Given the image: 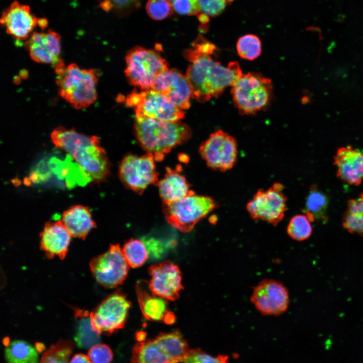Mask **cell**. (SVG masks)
<instances>
[{"instance_id":"obj_1","label":"cell","mask_w":363,"mask_h":363,"mask_svg":"<svg viewBox=\"0 0 363 363\" xmlns=\"http://www.w3.org/2000/svg\"><path fill=\"white\" fill-rule=\"evenodd\" d=\"M216 49L199 35L192 46L184 52L190 63L186 77L191 86L192 98L201 102L221 95L243 74L237 62H231L225 67L215 60L212 55Z\"/></svg>"},{"instance_id":"obj_2","label":"cell","mask_w":363,"mask_h":363,"mask_svg":"<svg viewBox=\"0 0 363 363\" xmlns=\"http://www.w3.org/2000/svg\"><path fill=\"white\" fill-rule=\"evenodd\" d=\"M50 138L53 144L72 156L93 182H104L109 177L110 163L97 136L60 126L52 131Z\"/></svg>"},{"instance_id":"obj_3","label":"cell","mask_w":363,"mask_h":363,"mask_svg":"<svg viewBox=\"0 0 363 363\" xmlns=\"http://www.w3.org/2000/svg\"><path fill=\"white\" fill-rule=\"evenodd\" d=\"M136 138L147 153L155 161H162L175 147L191 136L190 128L180 121L167 122L144 117H135Z\"/></svg>"},{"instance_id":"obj_4","label":"cell","mask_w":363,"mask_h":363,"mask_svg":"<svg viewBox=\"0 0 363 363\" xmlns=\"http://www.w3.org/2000/svg\"><path fill=\"white\" fill-rule=\"evenodd\" d=\"M54 71L58 94L74 108H87L96 101L98 78L94 70L72 63Z\"/></svg>"},{"instance_id":"obj_5","label":"cell","mask_w":363,"mask_h":363,"mask_svg":"<svg viewBox=\"0 0 363 363\" xmlns=\"http://www.w3.org/2000/svg\"><path fill=\"white\" fill-rule=\"evenodd\" d=\"M235 107L241 115H254L266 109L273 95L270 79L258 73L243 74L231 86Z\"/></svg>"},{"instance_id":"obj_6","label":"cell","mask_w":363,"mask_h":363,"mask_svg":"<svg viewBox=\"0 0 363 363\" xmlns=\"http://www.w3.org/2000/svg\"><path fill=\"white\" fill-rule=\"evenodd\" d=\"M126 63L128 80L141 90L152 89L158 77L169 70L166 60L159 52L141 46L129 50Z\"/></svg>"},{"instance_id":"obj_7","label":"cell","mask_w":363,"mask_h":363,"mask_svg":"<svg viewBox=\"0 0 363 363\" xmlns=\"http://www.w3.org/2000/svg\"><path fill=\"white\" fill-rule=\"evenodd\" d=\"M217 206L213 198L194 193L170 203H162V210L169 224L182 232H188Z\"/></svg>"},{"instance_id":"obj_8","label":"cell","mask_w":363,"mask_h":363,"mask_svg":"<svg viewBox=\"0 0 363 363\" xmlns=\"http://www.w3.org/2000/svg\"><path fill=\"white\" fill-rule=\"evenodd\" d=\"M125 103L134 109L136 117L177 122L185 116L182 109L153 89L133 91L126 97Z\"/></svg>"},{"instance_id":"obj_9","label":"cell","mask_w":363,"mask_h":363,"mask_svg":"<svg viewBox=\"0 0 363 363\" xmlns=\"http://www.w3.org/2000/svg\"><path fill=\"white\" fill-rule=\"evenodd\" d=\"M155 161L149 153L141 156L126 155L118 168L120 181L128 189L141 195L149 185L158 184L159 174Z\"/></svg>"},{"instance_id":"obj_10","label":"cell","mask_w":363,"mask_h":363,"mask_svg":"<svg viewBox=\"0 0 363 363\" xmlns=\"http://www.w3.org/2000/svg\"><path fill=\"white\" fill-rule=\"evenodd\" d=\"M284 186L276 183L267 190L259 189L247 204L246 208L255 221L262 220L273 225L283 218L287 208Z\"/></svg>"},{"instance_id":"obj_11","label":"cell","mask_w":363,"mask_h":363,"mask_svg":"<svg viewBox=\"0 0 363 363\" xmlns=\"http://www.w3.org/2000/svg\"><path fill=\"white\" fill-rule=\"evenodd\" d=\"M199 152L209 168L221 172L231 169L237 161L236 141L222 130L211 134L201 144Z\"/></svg>"},{"instance_id":"obj_12","label":"cell","mask_w":363,"mask_h":363,"mask_svg":"<svg viewBox=\"0 0 363 363\" xmlns=\"http://www.w3.org/2000/svg\"><path fill=\"white\" fill-rule=\"evenodd\" d=\"M89 266L96 280L107 288L122 284L127 278L130 267L117 244L111 245L105 253L93 258Z\"/></svg>"},{"instance_id":"obj_13","label":"cell","mask_w":363,"mask_h":363,"mask_svg":"<svg viewBox=\"0 0 363 363\" xmlns=\"http://www.w3.org/2000/svg\"><path fill=\"white\" fill-rule=\"evenodd\" d=\"M130 307L131 302L126 295L115 291L90 313L92 325L100 334H111L124 327Z\"/></svg>"},{"instance_id":"obj_14","label":"cell","mask_w":363,"mask_h":363,"mask_svg":"<svg viewBox=\"0 0 363 363\" xmlns=\"http://www.w3.org/2000/svg\"><path fill=\"white\" fill-rule=\"evenodd\" d=\"M7 33L17 40H26L37 26L45 28L48 22L33 15L29 6L14 1L4 10L0 20Z\"/></svg>"},{"instance_id":"obj_15","label":"cell","mask_w":363,"mask_h":363,"mask_svg":"<svg viewBox=\"0 0 363 363\" xmlns=\"http://www.w3.org/2000/svg\"><path fill=\"white\" fill-rule=\"evenodd\" d=\"M251 301L261 314L276 316L286 311L289 298L287 289L282 283L265 279L254 288Z\"/></svg>"},{"instance_id":"obj_16","label":"cell","mask_w":363,"mask_h":363,"mask_svg":"<svg viewBox=\"0 0 363 363\" xmlns=\"http://www.w3.org/2000/svg\"><path fill=\"white\" fill-rule=\"evenodd\" d=\"M24 44L35 62L51 65L54 70L65 66L60 57V36L57 32L51 30L44 33L34 32Z\"/></svg>"},{"instance_id":"obj_17","label":"cell","mask_w":363,"mask_h":363,"mask_svg":"<svg viewBox=\"0 0 363 363\" xmlns=\"http://www.w3.org/2000/svg\"><path fill=\"white\" fill-rule=\"evenodd\" d=\"M149 272V288L152 292L170 300L178 298L183 286L182 273L177 265L165 261L150 266Z\"/></svg>"},{"instance_id":"obj_18","label":"cell","mask_w":363,"mask_h":363,"mask_svg":"<svg viewBox=\"0 0 363 363\" xmlns=\"http://www.w3.org/2000/svg\"><path fill=\"white\" fill-rule=\"evenodd\" d=\"M152 89L166 97L182 110L190 107L191 86L186 76L175 69H169L160 75Z\"/></svg>"},{"instance_id":"obj_19","label":"cell","mask_w":363,"mask_h":363,"mask_svg":"<svg viewBox=\"0 0 363 363\" xmlns=\"http://www.w3.org/2000/svg\"><path fill=\"white\" fill-rule=\"evenodd\" d=\"M337 177L350 185L358 186L363 180V149L351 146L339 148L334 157Z\"/></svg>"},{"instance_id":"obj_20","label":"cell","mask_w":363,"mask_h":363,"mask_svg":"<svg viewBox=\"0 0 363 363\" xmlns=\"http://www.w3.org/2000/svg\"><path fill=\"white\" fill-rule=\"evenodd\" d=\"M71 237L61 220L47 222L40 234V248L48 259L56 256L63 259L68 251Z\"/></svg>"},{"instance_id":"obj_21","label":"cell","mask_w":363,"mask_h":363,"mask_svg":"<svg viewBox=\"0 0 363 363\" xmlns=\"http://www.w3.org/2000/svg\"><path fill=\"white\" fill-rule=\"evenodd\" d=\"M136 292L140 307L145 318L153 321L173 323L175 318L173 313L169 311L166 299L151 291L149 292L139 284L136 286Z\"/></svg>"},{"instance_id":"obj_22","label":"cell","mask_w":363,"mask_h":363,"mask_svg":"<svg viewBox=\"0 0 363 363\" xmlns=\"http://www.w3.org/2000/svg\"><path fill=\"white\" fill-rule=\"evenodd\" d=\"M175 169L166 167L164 177L157 186L163 204H168L194 194L186 177Z\"/></svg>"},{"instance_id":"obj_23","label":"cell","mask_w":363,"mask_h":363,"mask_svg":"<svg viewBox=\"0 0 363 363\" xmlns=\"http://www.w3.org/2000/svg\"><path fill=\"white\" fill-rule=\"evenodd\" d=\"M61 221L72 236L84 239L96 224L90 209L81 205H74L64 212Z\"/></svg>"},{"instance_id":"obj_24","label":"cell","mask_w":363,"mask_h":363,"mask_svg":"<svg viewBox=\"0 0 363 363\" xmlns=\"http://www.w3.org/2000/svg\"><path fill=\"white\" fill-rule=\"evenodd\" d=\"M153 340L167 356L169 363L183 362L190 351L187 341L178 330L161 333Z\"/></svg>"},{"instance_id":"obj_25","label":"cell","mask_w":363,"mask_h":363,"mask_svg":"<svg viewBox=\"0 0 363 363\" xmlns=\"http://www.w3.org/2000/svg\"><path fill=\"white\" fill-rule=\"evenodd\" d=\"M77 321V329L74 340L78 347L91 348L100 341V333L92 325L90 313L86 310L74 308Z\"/></svg>"},{"instance_id":"obj_26","label":"cell","mask_w":363,"mask_h":363,"mask_svg":"<svg viewBox=\"0 0 363 363\" xmlns=\"http://www.w3.org/2000/svg\"><path fill=\"white\" fill-rule=\"evenodd\" d=\"M329 202L327 195L316 185H312L307 197L304 213L312 222L316 220L326 221Z\"/></svg>"},{"instance_id":"obj_27","label":"cell","mask_w":363,"mask_h":363,"mask_svg":"<svg viewBox=\"0 0 363 363\" xmlns=\"http://www.w3.org/2000/svg\"><path fill=\"white\" fill-rule=\"evenodd\" d=\"M131 363H169L153 339L140 341L134 347Z\"/></svg>"},{"instance_id":"obj_28","label":"cell","mask_w":363,"mask_h":363,"mask_svg":"<svg viewBox=\"0 0 363 363\" xmlns=\"http://www.w3.org/2000/svg\"><path fill=\"white\" fill-rule=\"evenodd\" d=\"M342 222L349 232L363 235V193L348 201Z\"/></svg>"},{"instance_id":"obj_29","label":"cell","mask_w":363,"mask_h":363,"mask_svg":"<svg viewBox=\"0 0 363 363\" xmlns=\"http://www.w3.org/2000/svg\"><path fill=\"white\" fill-rule=\"evenodd\" d=\"M5 354L8 363H38L36 348L23 340L10 342L5 349Z\"/></svg>"},{"instance_id":"obj_30","label":"cell","mask_w":363,"mask_h":363,"mask_svg":"<svg viewBox=\"0 0 363 363\" xmlns=\"http://www.w3.org/2000/svg\"><path fill=\"white\" fill-rule=\"evenodd\" d=\"M122 251L128 265L131 267L142 266L148 258V251L141 240L130 239L125 244Z\"/></svg>"},{"instance_id":"obj_31","label":"cell","mask_w":363,"mask_h":363,"mask_svg":"<svg viewBox=\"0 0 363 363\" xmlns=\"http://www.w3.org/2000/svg\"><path fill=\"white\" fill-rule=\"evenodd\" d=\"M73 346L71 340H60L44 352L40 363H69Z\"/></svg>"},{"instance_id":"obj_32","label":"cell","mask_w":363,"mask_h":363,"mask_svg":"<svg viewBox=\"0 0 363 363\" xmlns=\"http://www.w3.org/2000/svg\"><path fill=\"white\" fill-rule=\"evenodd\" d=\"M311 221L305 214H297L290 220L287 232L292 239L302 241L308 238L312 232Z\"/></svg>"},{"instance_id":"obj_33","label":"cell","mask_w":363,"mask_h":363,"mask_svg":"<svg viewBox=\"0 0 363 363\" xmlns=\"http://www.w3.org/2000/svg\"><path fill=\"white\" fill-rule=\"evenodd\" d=\"M236 50L241 58L249 60H254L261 53V41L258 36L254 34L244 35L237 42Z\"/></svg>"},{"instance_id":"obj_34","label":"cell","mask_w":363,"mask_h":363,"mask_svg":"<svg viewBox=\"0 0 363 363\" xmlns=\"http://www.w3.org/2000/svg\"><path fill=\"white\" fill-rule=\"evenodd\" d=\"M173 7L168 0H148L146 10L149 16L154 20H162L173 13Z\"/></svg>"},{"instance_id":"obj_35","label":"cell","mask_w":363,"mask_h":363,"mask_svg":"<svg viewBox=\"0 0 363 363\" xmlns=\"http://www.w3.org/2000/svg\"><path fill=\"white\" fill-rule=\"evenodd\" d=\"M183 362L228 363V356L225 355L212 356L200 349H194L190 350Z\"/></svg>"},{"instance_id":"obj_36","label":"cell","mask_w":363,"mask_h":363,"mask_svg":"<svg viewBox=\"0 0 363 363\" xmlns=\"http://www.w3.org/2000/svg\"><path fill=\"white\" fill-rule=\"evenodd\" d=\"M202 13L214 17L221 14L235 0H198Z\"/></svg>"},{"instance_id":"obj_37","label":"cell","mask_w":363,"mask_h":363,"mask_svg":"<svg viewBox=\"0 0 363 363\" xmlns=\"http://www.w3.org/2000/svg\"><path fill=\"white\" fill-rule=\"evenodd\" d=\"M88 355L92 363H110L113 358L111 349L105 344L93 346L90 348Z\"/></svg>"},{"instance_id":"obj_38","label":"cell","mask_w":363,"mask_h":363,"mask_svg":"<svg viewBox=\"0 0 363 363\" xmlns=\"http://www.w3.org/2000/svg\"><path fill=\"white\" fill-rule=\"evenodd\" d=\"M172 5L174 10L182 15H197L201 12L198 0H173Z\"/></svg>"},{"instance_id":"obj_39","label":"cell","mask_w":363,"mask_h":363,"mask_svg":"<svg viewBox=\"0 0 363 363\" xmlns=\"http://www.w3.org/2000/svg\"><path fill=\"white\" fill-rule=\"evenodd\" d=\"M139 0H102L100 3L102 9L109 11L113 8L118 10H125L136 6Z\"/></svg>"},{"instance_id":"obj_40","label":"cell","mask_w":363,"mask_h":363,"mask_svg":"<svg viewBox=\"0 0 363 363\" xmlns=\"http://www.w3.org/2000/svg\"><path fill=\"white\" fill-rule=\"evenodd\" d=\"M69 363H92L88 356L82 353L75 354Z\"/></svg>"},{"instance_id":"obj_41","label":"cell","mask_w":363,"mask_h":363,"mask_svg":"<svg viewBox=\"0 0 363 363\" xmlns=\"http://www.w3.org/2000/svg\"><path fill=\"white\" fill-rule=\"evenodd\" d=\"M35 348L37 352H40L45 349V346L42 343L37 342L35 343Z\"/></svg>"},{"instance_id":"obj_42","label":"cell","mask_w":363,"mask_h":363,"mask_svg":"<svg viewBox=\"0 0 363 363\" xmlns=\"http://www.w3.org/2000/svg\"><path fill=\"white\" fill-rule=\"evenodd\" d=\"M168 1H169V2H172L173 0H168Z\"/></svg>"}]
</instances>
